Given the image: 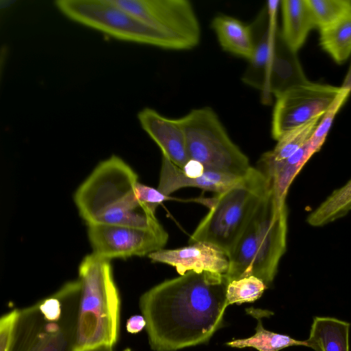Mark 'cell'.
<instances>
[{
  "label": "cell",
  "mask_w": 351,
  "mask_h": 351,
  "mask_svg": "<svg viewBox=\"0 0 351 351\" xmlns=\"http://www.w3.org/2000/svg\"><path fill=\"white\" fill-rule=\"evenodd\" d=\"M287 204H278L271 189L228 255L229 282L250 276L273 282L287 249Z\"/></svg>",
  "instance_id": "277c9868"
},
{
  "label": "cell",
  "mask_w": 351,
  "mask_h": 351,
  "mask_svg": "<svg viewBox=\"0 0 351 351\" xmlns=\"http://www.w3.org/2000/svg\"><path fill=\"white\" fill-rule=\"evenodd\" d=\"M19 308H13L0 318V351H10L14 337Z\"/></svg>",
  "instance_id": "83f0119b"
},
{
  "label": "cell",
  "mask_w": 351,
  "mask_h": 351,
  "mask_svg": "<svg viewBox=\"0 0 351 351\" xmlns=\"http://www.w3.org/2000/svg\"><path fill=\"white\" fill-rule=\"evenodd\" d=\"M269 178L253 167L243 181L210 199H199L209 207L189 243H209L228 256L263 198L271 191Z\"/></svg>",
  "instance_id": "52a82bcc"
},
{
  "label": "cell",
  "mask_w": 351,
  "mask_h": 351,
  "mask_svg": "<svg viewBox=\"0 0 351 351\" xmlns=\"http://www.w3.org/2000/svg\"><path fill=\"white\" fill-rule=\"evenodd\" d=\"M147 256L153 262L175 267L180 275L190 271L226 274L229 268L228 255L216 246L204 241L190 243L176 249H162Z\"/></svg>",
  "instance_id": "4fadbf2b"
},
{
  "label": "cell",
  "mask_w": 351,
  "mask_h": 351,
  "mask_svg": "<svg viewBox=\"0 0 351 351\" xmlns=\"http://www.w3.org/2000/svg\"><path fill=\"white\" fill-rule=\"evenodd\" d=\"M351 210V179L335 190L307 217L306 222L313 227H322L335 221Z\"/></svg>",
  "instance_id": "ffe728a7"
},
{
  "label": "cell",
  "mask_w": 351,
  "mask_h": 351,
  "mask_svg": "<svg viewBox=\"0 0 351 351\" xmlns=\"http://www.w3.org/2000/svg\"><path fill=\"white\" fill-rule=\"evenodd\" d=\"M350 323L330 317L313 319L306 346L314 351H349Z\"/></svg>",
  "instance_id": "d6986e66"
},
{
  "label": "cell",
  "mask_w": 351,
  "mask_h": 351,
  "mask_svg": "<svg viewBox=\"0 0 351 351\" xmlns=\"http://www.w3.org/2000/svg\"><path fill=\"white\" fill-rule=\"evenodd\" d=\"M81 291L74 351L113 347L120 334L121 300L110 260L92 253L78 269Z\"/></svg>",
  "instance_id": "3957f363"
},
{
  "label": "cell",
  "mask_w": 351,
  "mask_h": 351,
  "mask_svg": "<svg viewBox=\"0 0 351 351\" xmlns=\"http://www.w3.org/2000/svg\"><path fill=\"white\" fill-rule=\"evenodd\" d=\"M148 25L184 43L188 49L200 41V25L187 0H112Z\"/></svg>",
  "instance_id": "8fae6325"
},
{
  "label": "cell",
  "mask_w": 351,
  "mask_h": 351,
  "mask_svg": "<svg viewBox=\"0 0 351 351\" xmlns=\"http://www.w3.org/2000/svg\"><path fill=\"white\" fill-rule=\"evenodd\" d=\"M138 175L123 159L112 156L101 162L79 186L73 199L87 225L151 228L160 223L144 210L135 193Z\"/></svg>",
  "instance_id": "7a4b0ae2"
},
{
  "label": "cell",
  "mask_w": 351,
  "mask_h": 351,
  "mask_svg": "<svg viewBox=\"0 0 351 351\" xmlns=\"http://www.w3.org/2000/svg\"><path fill=\"white\" fill-rule=\"evenodd\" d=\"M339 90L340 87L306 79L286 88L275 97L273 138L278 141L289 131L322 117Z\"/></svg>",
  "instance_id": "30bf717a"
},
{
  "label": "cell",
  "mask_w": 351,
  "mask_h": 351,
  "mask_svg": "<svg viewBox=\"0 0 351 351\" xmlns=\"http://www.w3.org/2000/svg\"><path fill=\"white\" fill-rule=\"evenodd\" d=\"M282 38L289 49L295 53L304 44L309 32L315 28L306 0L280 1Z\"/></svg>",
  "instance_id": "2e32d148"
},
{
  "label": "cell",
  "mask_w": 351,
  "mask_h": 351,
  "mask_svg": "<svg viewBox=\"0 0 351 351\" xmlns=\"http://www.w3.org/2000/svg\"><path fill=\"white\" fill-rule=\"evenodd\" d=\"M315 28L323 29L351 13V0H306Z\"/></svg>",
  "instance_id": "cb8c5ba5"
},
{
  "label": "cell",
  "mask_w": 351,
  "mask_h": 351,
  "mask_svg": "<svg viewBox=\"0 0 351 351\" xmlns=\"http://www.w3.org/2000/svg\"><path fill=\"white\" fill-rule=\"evenodd\" d=\"M137 117L143 130L160 149L162 156L183 169L191 159L179 119L165 117L150 108L141 110Z\"/></svg>",
  "instance_id": "5bb4252c"
},
{
  "label": "cell",
  "mask_w": 351,
  "mask_h": 351,
  "mask_svg": "<svg viewBox=\"0 0 351 351\" xmlns=\"http://www.w3.org/2000/svg\"><path fill=\"white\" fill-rule=\"evenodd\" d=\"M319 45L338 64L351 56V13L319 30Z\"/></svg>",
  "instance_id": "44dd1931"
},
{
  "label": "cell",
  "mask_w": 351,
  "mask_h": 351,
  "mask_svg": "<svg viewBox=\"0 0 351 351\" xmlns=\"http://www.w3.org/2000/svg\"><path fill=\"white\" fill-rule=\"evenodd\" d=\"M146 324V320L143 315H134L128 319L125 328L129 333L134 335L145 328Z\"/></svg>",
  "instance_id": "f1b7e54d"
},
{
  "label": "cell",
  "mask_w": 351,
  "mask_h": 351,
  "mask_svg": "<svg viewBox=\"0 0 351 351\" xmlns=\"http://www.w3.org/2000/svg\"><path fill=\"white\" fill-rule=\"evenodd\" d=\"M267 285L260 278L250 276L229 282L226 299L229 305L253 302L260 298Z\"/></svg>",
  "instance_id": "d4e9b609"
},
{
  "label": "cell",
  "mask_w": 351,
  "mask_h": 351,
  "mask_svg": "<svg viewBox=\"0 0 351 351\" xmlns=\"http://www.w3.org/2000/svg\"><path fill=\"white\" fill-rule=\"evenodd\" d=\"M135 193L144 210L149 213L155 214L157 207L165 201L171 198L155 189L139 182L135 185Z\"/></svg>",
  "instance_id": "4316f807"
},
{
  "label": "cell",
  "mask_w": 351,
  "mask_h": 351,
  "mask_svg": "<svg viewBox=\"0 0 351 351\" xmlns=\"http://www.w3.org/2000/svg\"><path fill=\"white\" fill-rule=\"evenodd\" d=\"M84 351H116L114 350L113 347H109V346H99L94 348L88 349ZM123 351H130L129 348H126L123 350Z\"/></svg>",
  "instance_id": "4dcf8cb0"
},
{
  "label": "cell",
  "mask_w": 351,
  "mask_h": 351,
  "mask_svg": "<svg viewBox=\"0 0 351 351\" xmlns=\"http://www.w3.org/2000/svg\"><path fill=\"white\" fill-rule=\"evenodd\" d=\"M245 176L239 177L205 170L199 176L190 177L185 175L181 168L174 165L167 157L162 156V165L157 189L167 196L186 187L198 188L219 194L241 184Z\"/></svg>",
  "instance_id": "9a60e30c"
},
{
  "label": "cell",
  "mask_w": 351,
  "mask_h": 351,
  "mask_svg": "<svg viewBox=\"0 0 351 351\" xmlns=\"http://www.w3.org/2000/svg\"><path fill=\"white\" fill-rule=\"evenodd\" d=\"M280 5L278 0L267 1L250 25L254 51L241 77L244 84L261 91V101L266 105L288 86L306 79L278 27Z\"/></svg>",
  "instance_id": "8992f818"
},
{
  "label": "cell",
  "mask_w": 351,
  "mask_h": 351,
  "mask_svg": "<svg viewBox=\"0 0 351 351\" xmlns=\"http://www.w3.org/2000/svg\"><path fill=\"white\" fill-rule=\"evenodd\" d=\"M179 120L190 159L206 170L244 177L252 169L249 158L231 140L211 108L193 109Z\"/></svg>",
  "instance_id": "9c48e42d"
},
{
  "label": "cell",
  "mask_w": 351,
  "mask_h": 351,
  "mask_svg": "<svg viewBox=\"0 0 351 351\" xmlns=\"http://www.w3.org/2000/svg\"><path fill=\"white\" fill-rule=\"evenodd\" d=\"M80 291L79 279L69 281L19 308L10 351H74Z\"/></svg>",
  "instance_id": "5b68a950"
},
{
  "label": "cell",
  "mask_w": 351,
  "mask_h": 351,
  "mask_svg": "<svg viewBox=\"0 0 351 351\" xmlns=\"http://www.w3.org/2000/svg\"><path fill=\"white\" fill-rule=\"evenodd\" d=\"M316 153L308 141L290 157L263 167L271 182L274 197L280 205L286 204L289 189L300 171Z\"/></svg>",
  "instance_id": "e0dca14e"
},
{
  "label": "cell",
  "mask_w": 351,
  "mask_h": 351,
  "mask_svg": "<svg viewBox=\"0 0 351 351\" xmlns=\"http://www.w3.org/2000/svg\"><path fill=\"white\" fill-rule=\"evenodd\" d=\"M226 274L190 271L154 286L139 298L154 351L205 343L223 325L228 304Z\"/></svg>",
  "instance_id": "6da1fadb"
},
{
  "label": "cell",
  "mask_w": 351,
  "mask_h": 351,
  "mask_svg": "<svg viewBox=\"0 0 351 351\" xmlns=\"http://www.w3.org/2000/svg\"><path fill=\"white\" fill-rule=\"evenodd\" d=\"M56 8L71 20L117 39L170 50H189L180 40L148 25L112 0H58Z\"/></svg>",
  "instance_id": "ba28073f"
},
{
  "label": "cell",
  "mask_w": 351,
  "mask_h": 351,
  "mask_svg": "<svg viewBox=\"0 0 351 351\" xmlns=\"http://www.w3.org/2000/svg\"><path fill=\"white\" fill-rule=\"evenodd\" d=\"M88 226V237L95 255L111 260L144 256L163 249L169 234L163 226L139 228L115 225Z\"/></svg>",
  "instance_id": "7c38bea8"
},
{
  "label": "cell",
  "mask_w": 351,
  "mask_h": 351,
  "mask_svg": "<svg viewBox=\"0 0 351 351\" xmlns=\"http://www.w3.org/2000/svg\"><path fill=\"white\" fill-rule=\"evenodd\" d=\"M211 27L223 50L248 60L251 58L254 40L250 25L232 16L221 14L213 19Z\"/></svg>",
  "instance_id": "ac0fdd59"
},
{
  "label": "cell",
  "mask_w": 351,
  "mask_h": 351,
  "mask_svg": "<svg viewBox=\"0 0 351 351\" xmlns=\"http://www.w3.org/2000/svg\"><path fill=\"white\" fill-rule=\"evenodd\" d=\"M351 90L340 88L332 104L321 117L309 141L316 153L324 145L336 114L347 101Z\"/></svg>",
  "instance_id": "484cf974"
},
{
  "label": "cell",
  "mask_w": 351,
  "mask_h": 351,
  "mask_svg": "<svg viewBox=\"0 0 351 351\" xmlns=\"http://www.w3.org/2000/svg\"><path fill=\"white\" fill-rule=\"evenodd\" d=\"M322 117H317L284 134L277 141L272 150L262 155L260 160L261 165L283 160L295 153L310 140Z\"/></svg>",
  "instance_id": "7402d4cb"
},
{
  "label": "cell",
  "mask_w": 351,
  "mask_h": 351,
  "mask_svg": "<svg viewBox=\"0 0 351 351\" xmlns=\"http://www.w3.org/2000/svg\"><path fill=\"white\" fill-rule=\"evenodd\" d=\"M258 320L255 333L250 337L232 340L226 345L232 348H243L250 347L258 351H280L285 348L294 346H306L305 341L296 340L291 337L274 332L265 329L261 319Z\"/></svg>",
  "instance_id": "603a6c76"
},
{
  "label": "cell",
  "mask_w": 351,
  "mask_h": 351,
  "mask_svg": "<svg viewBox=\"0 0 351 351\" xmlns=\"http://www.w3.org/2000/svg\"><path fill=\"white\" fill-rule=\"evenodd\" d=\"M340 88L351 90V60L348 72Z\"/></svg>",
  "instance_id": "f546056e"
}]
</instances>
